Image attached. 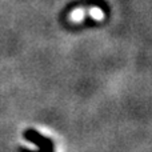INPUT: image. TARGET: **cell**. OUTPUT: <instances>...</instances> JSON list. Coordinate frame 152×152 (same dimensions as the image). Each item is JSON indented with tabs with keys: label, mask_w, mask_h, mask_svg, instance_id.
Segmentation results:
<instances>
[{
	"label": "cell",
	"mask_w": 152,
	"mask_h": 152,
	"mask_svg": "<svg viewBox=\"0 0 152 152\" xmlns=\"http://www.w3.org/2000/svg\"><path fill=\"white\" fill-rule=\"evenodd\" d=\"M23 136H24V139L28 140L29 143H34V144H36L37 147L44 150V151H52L53 150L52 142H51L50 139H47V137L42 136L40 134H37L35 129H27V131L24 132Z\"/></svg>",
	"instance_id": "obj_1"
}]
</instances>
